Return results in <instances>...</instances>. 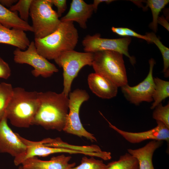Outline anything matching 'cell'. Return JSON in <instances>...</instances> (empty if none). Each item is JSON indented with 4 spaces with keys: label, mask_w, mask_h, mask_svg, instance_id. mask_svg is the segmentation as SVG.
I'll use <instances>...</instances> for the list:
<instances>
[{
    "label": "cell",
    "mask_w": 169,
    "mask_h": 169,
    "mask_svg": "<svg viewBox=\"0 0 169 169\" xmlns=\"http://www.w3.org/2000/svg\"><path fill=\"white\" fill-rule=\"evenodd\" d=\"M39 106L32 125L47 130H63L69 112V99L62 92H39Z\"/></svg>",
    "instance_id": "1"
},
{
    "label": "cell",
    "mask_w": 169,
    "mask_h": 169,
    "mask_svg": "<svg viewBox=\"0 0 169 169\" xmlns=\"http://www.w3.org/2000/svg\"><path fill=\"white\" fill-rule=\"evenodd\" d=\"M78 30L72 22H61L57 29L41 38H34L39 54L47 60H54L62 53L73 50L77 44Z\"/></svg>",
    "instance_id": "2"
},
{
    "label": "cell",
    "mask_w": 169,
    "mask_h": 169,
    "mask_svg": "<svg viewBox=\"0 0 169 169\" xmlns=\"http://www.w3.org/2000/svg\"><path fill=\"white\" fill-rule=\"evenodd\" d=\"M39 106V92L27 91L20 87L14 88L5 115L13 125L29 128L32 125Z\"/></svg>",
    "instance_id": "3"
},
{
    "label": "cell",
    "mask_w": 169,
    "mask_h": 169,
    "mask_svg": "<svg viewBox=\"0 0 169 169\" xmlns=\"http://www.w3.org/2000/svg\"><path fill=\"white\" fill-rule=\"evenodd\" d=\"M95 73L110 80L118 87L128 84L123 54L113 51L93 53L91 65Z\"/></svg>",
    "instance_id": "4"
},
{
    "label": "cell",
    "mask_w": 169,
    "mask_h": 169,
    "mask_svg": "<svg viewBox=\"0 0 169 169\" xmlns=\"http://www.w3.org/2000/svg\"><path fill=\"white\" fill-rule=\"evenodd\" d=\"M49 0H33L29 15L34 38H43L55 31L60 23L57 12Z\"/></svg>",
    "instance_id": "5"
},
{
    "label": "cell",
    "mask_w": 169,
    "mask_h": 169,
    "mask_svg": "<svg viewBox=\"0 0 169 169\" xmlns=\"http://www.w3.org/2000/svg\"><path fill=\"white\" fill-rule=\"evenodd\" d=\"M93 53L79 52L73 50L64 52L55 59V63L63 69V90L68 96L74 79L81 69L86 65L91 66Z\"/></svg>",
    "instance_id": "6"
},
{
    "label": "cell",
    "mask_w": 169,
    "mask_h": 169,
    "mask_svg": "<svg viewBox=\"0 0 169 169\" xmlns=\"http://www.w3.org/2000/svg\"><path fill=\"white\" fill-rule=\"evenodd\" d=\"M68 97L69 112L63 131L80 137H85L92 142L97 141L94 135L84 129L79 117L81 105L89 99L88 93L85 90L77 89L70 92Z\"/></svg>",
    "instance_id": "7"
},
{
    "label": "cell",
    "mask_w": 169,
    "mask_h": 169,
    "mask_svg": "<svg viewBox=\"0 0 169 169\" xmlns=\"http://www.w3.org/2000/svg\"><path fill=\"white\" fill-rule=\"evenodd\" d=\"M13 60L16 63L27 64L32 66V75L37 77L47 78L58 72L56 66L38 53L34 41H32L25 51L18 49L13 51Z\"/></svg>",
    "instance_id": "8"
},
{
    "label": "cell",
    "mask_w": 169,
    "mask_h": 169,
    "mask_svg": "<svg viewBox=\"0 0 169 169\" xmlns=\"http://www.w3.org/2000/svg\"><path fill=\"white\" fill-rule=\"evenodd\" d=\"M131 38L127 37L122 38L110 39L102 38L100 34L88 35L82 41L84 52L94 53L102 51H113L119 52L128 57L131 63L134 64L135 60L128 51V46Z\"/></svg>",
    "instance_id": "9"
},
{
    "label": "cell",
    "mask_w": 169,
    "mask_h": 169,
    "mask_svg": "<svg viewBox=\"0 0 169 169\" xmlns=\"http://www.w3.org/2000/svg\"><path fill=\"white\" fill-rule=\"evenodd\" d=\"M149 63V72L143 81L135 86H131L127 84L121 87L122 92L126 99L135 105H138L143 102L153 101L152 95L155 88L153 72L155 62L153 59H151Z\"/></svg>",
    "instance_id": "10"
},
{
    "label": "cell",
    "mask_w": 169,
    "mask_h": 169,
    "mask_svg": "<svg viewBox=\"0 0 169 169\" xmlns=\"http://www.w3.org/2000/svg\"><path fill=\"white\" fill-rule=\"evenodd\" d=\"M108 122L109 126L121 135L130 143H138L148 140L159 141H165L169 142V128L164 124L159 121H156L157 125L154 128L149 130L139 132H132L120 129L112 124L102 115Z\"/></svg>",
    "instance_id": "11"
},
{
    "label": "cell",
    "mask_w": 169,
    "mask_h": 169,
    "mask_svg": "<svg viewBox=\"0 0 169 169\" xmlns=\"http://www.w3.org/2000/svg\"><path fill=\"white\" fill-rule=\"evenodd\" d=\"M5 114L0 121V152L7 153L14 157L24 153L27 146L12 131L7 123Z\"/></svg>",
    "instance_id": "12"
},
{
    "label": "cell",
    "mask_w": 169,
    "mask_h": 169,
    "mask_svg": "<svg viewBox=\"0 0 169 169\" xmlns=\"http://www.w3.org/2000/svg\"><path fill=\"white\" fill-rule=\"evenodd\" d=\"M21 140L27 146L25 152L20 155L15 157L14 163L16 166L21 165L26 159L32 157L48 156L51 154L65 153L75 154L76 151L73 149L64 147L48 146L40 144L38 141H30L24 138L17 133Z\"/></svg>",
    "instance_id": "13"
},
{
    "label": "cell",
    "mask_w": 169,
    "mask_h": 169,
    "mask_svg": "<svg viewBox=\"0 0 169 169\" xmlns=\"http://www.w3.org/2000/svg\"><path fill=\"white\" fill-rule=\"evenodd\" d=\"M71 158L62 154L45 161L33 157L26 159L21 164L24 169H69L76 165L75 162L69 163Z\"/></svg>",
    "instance_id": "14"
},
{
    "label": "cell",
    "mask_w": 169,
    "mask_h": 169,
    "mask_svg": "<svg viewBox=\"0 0 169 169\" xmlns=\"http://www.w3.org/2000/svg\"><path fill=\"white\" fill-rule=\"evenodd\" d=\"M94 11L92 4H88L83 0H73L68 12L60 20L63 22H75L81 28L85 29L86 22Z\"/></svg>",
    "instance_id": "15"
},
{
    "label": "cell",
    "mask_w": 169,
    "mask_h": 169,
    "mask_svg": "<svg viewBox=\"0 0 169 169\" xmlns=\"http://www.w3.org/2000/svg\"><path fill=\"white\" fill-rule=\"evenodd\" d=\"M89 87L92 92L103 99H110L115 97L118 87L105 77L95 73L90 74L87 77Z\"/></svg>",
    "instance_id": "16"
},
{
    "label": "cell",
    "mask_w": 169,
    "mask_h": 169,
    "mask_svg": "<svg viewBox=\"0 0 169 169\" xmlns=\"http://www.w3.org/2000/svg\"><path fill=\"white\" fill-rule=\"evenodd\" d=\"M162 144V141L153 140L144 146L136 149H128L129 153L137 160L139 169H155L152 163L154 151Z\"/></svg>",
    "instance_id": "17"
},
{
    "label": "cell",
    "mask_w": 169,
    "mask_h": 169,
    "mask_svg": "<svg viewBox=\"0 0 169 169\" xmlns=\"http://www.w3.org/2000/svg\"><path fill=\"white\" fill-rule=\"evenodd\" d=\"M30 43L24 31L9 28L0 24V43L12 45L24 50L28 48Z\"/></svg>",
    "instance_id": "18"
},
{
    "label": "cell",
    "mask_w": 169,
    "mask_h": 169,
    "mask_svg": "<svg viewBox=\"0 0 169 169\" xmlns=\"http://www.w3.org/2000/svg\"><path fill=\"white\" fill-rule=\"evenodd\" d=\"M0 24L9 28H16L33 32L32 26L22 20L18 12H13L0 3Z\"/></svg>",
    "instance_id": "19"
},
{
    "label": "cell",
    "mask_w": 169,
    "mask_h": 169,
    "mask_svg": "<svg viewBox=\"0 0 169 169\" xmlns=\"http://www.w3.org/2000/svg\"><path fill=\"white\" fill-rule=\"evenodd\" d=\"M155 88L152 95L151 109L155 108L169 96V82L158 77H154Z\"/></svg>",
    "instance_id": "20"
},
{
    "label": "cell",
    "mask_w": 169,
    "mask_h": 169,
    "mask_svg": "<svg viewBox=\"0 0 169 169\" xmlns=\"http://www.w3.org/2000/svg\"><path fill=\"white\" fill-rule=\"evenodd\" d=\"M110 163L107 169H139L137 159L128 153L121 155L118 160Z\"/></svg>",
    "instance_id": "21"
},
{
    "label": "cell",
    "mask_w": 169,
    "mask_h": 169,
    "mask_svg": "<svg viewBox=\"0 0 169 169\" xmlns=\"http://www.w3.org/2000/svg\"><path fill=\"white\" fill-rule=\"evenodd\" d=\"M13 88L10 84L0 83V121L5 115L6 109L13 94Z\"/></svg>",
    "instance_id": "22"
},
{
    "label": "cell",
    "mask_w": 169,
    "mask_h": 169,
    "mask_svg": "<svg viewBox=\"0 0 169 169\" xmlns=\"http://www.w3.org/2000/svg\"><path fill=\"white\" fill-rule=\"evenodd\" d=\"M149 39L150 43H154L158 47L162 54L163 61V72L164 77L169 76V49L165 46L153 33H147L146 35Z\"/></svg>",
    "instance_id": "23"
},
{
    "label": "cell",
    "mask_w": 169,
    "mask_h": 169,
    "mask_svg": "<svg viewBox=\"0 0 169 169\" xmlns=\"http://www.w3.org/2000/svg\"><path fill=\"white\" fill-rule=\"evenodd\" d=\"M169 2L168 0H148L146 1L147 6L150 8L152 15V21L149 26L155 32L157 30L160 13Z\"/></svg>",
    "instance_id": "24"
},
{
    "label": "cell",
    "mask_w": 169,
    "mask_h": 169,
    "mask_svg": "<svg viewBox=\"0 0 169 169\" xmlns=\"http://www.w3.org/2000/svg\"><path fill=\"white\" fill-rule=\"evenodd\" d=\"M110 165V163L106 164L102 160L96 159L93 156L88 158L84 156L79 165L69 169H107Z\"/></svg>",
    "instance_id": "25"
},
{
    "label": "cell",
    "mask_w": 169,
    "mask_h": 169,
    "mask_svg": "<svg viewBox=\"0 0 169 169\" xmlns=\"http://www.w3.org/2000/svg\"><path fill=\"white\" fill-rule=\"evenodd\" d=\"M32 0H19L9 9L12 12H18L20 18L23 20L28 22Z\"/></svg>",
    "instance_id": "26"
},
{
    "label": "cell",
    "mask_w": 169,
    "mask_h": 169,
    "mask_svg": "<svg viewBox=\"0 0 169 169\" xmlns=\"http://www.w3.org/2000/svg\"><path fill=\"white\" fill-rule=\"evenodd\" d=\"M152 118L156 121H159L164 124L169 128V103L163 106L161 103L154 109Z\"/></svg>",
    "instance_id": "27"
},
{
    "label": "cell",
    "mask_w": 169,
    "mask_h": 169,
    "mask_svg": "<svg viewBox=\"0 0 169 169\" xmlns=\"http://www.w3.org/2000/svg\"><path fill=\"white\" fill-rule=\"evenodd\" d=\"M11 74V70L8 64L0 57V78L7 79Z\"/></svg>",
    "instance_id": "28"
},
{
    "label": "cell",
    "mask_w": 169,
    "mask_h": 169,
    "mask_svg": "<svg viewBox=\"0 0 169 169\" xmlns=\"http://www.w3.org/2000/svg\"><path fill=\"white\" fill-rule=\"evenodd\" d=\"M52 4L57 8V13L58 17H61L62 14L65 11L67 8V1L66 0H49Z\"/></svg>",
    "instance_id": "29"
},
{
    "label": "cell",
    "mask_w": 169,
    "mask_h": 169,
    "mask_svg": "<svg viewBox=\"0 0 169 169\" xmlns=\"http://www.w3.org/2000/svg\"><path fill=\"white\" fill-rule=\"evenodd\" d=\"M125 36L130 37L132 36L140 38L146 40L148 42H150L149 39L146 35H141L138 34L132 30L127 28H124Z\"/></svg>",
    "instance_id": "30"
},
{
    "label": "cell",
    "mask_w": 169,
    "mask_h": 169,
    "mask_svg": "<svg viewBox=\"0 0 169 169\" xmlns=\"http://www.w3.org/2000/svg\"><path fill=\"white\" fill-rule=\"evenodd\" d=\"M18 1L17 0H0V3L6 8H10Z\"/></svg>",
    "instance_id": "31"
},
{
    "label": "cell",
    "mask_w": 169,
    "mask_h": 169,
    "mask_svg": "<svg viewBox=\"0 0 169 169\" xmlns=\"http://www.w3.org/2000/svg\"><path fill=\"white\" fill-rule=\"evenodd\" d=\"M114 1L112 0H95L93 1V3L92 4L94 11L96 12L98 5L100 3L103 2H105L107 4H109L111 2Z\"/></svg>",
    "instance_id": "32"
},
{
    "label": "cell",
    "mask_w": 169,
    "mask_h": 169,
    "mask_svg": "<svg viewBox=\"0 0 169 169\" xmlns=\"http://www.w3.org/2000/svg\"><path fill=\"white\" fill-rule=\"evenodd\" d=\"M157 23L164 27L168 31H169V23L163 16L159 17Z\"/></svg>",
    "instance_id": "33"
},
{
    "label": "cell",
    "mask_w": 169,
    "mask_h": 169,
    "mask_svg": "<svg viewBox=\"0 0 169 169\" xmlns=\"http://www.w3.org/2000/svg\"><path fill=\"white\" fill-rule=\"evenodd\" d=\"M113 32L121 36H125L124 28H116L113 27L111 28Z\"/></svg>",
    "instance_id": "34"
},
{
    "label": "cell",
    "mask_w": 169,
    "mask_h": 169,
    "mask_svg": "<svg viewBox=\"0 0 169 169\" xmlns=\"http://www.w3.org/2000/svg\"><path fill=\"white\" fill-rule=\"evenodd\" d=\"M18 169H24L22 166H19Z\"/></svg>",
    "instance_id": "35"
}]
</instances>
